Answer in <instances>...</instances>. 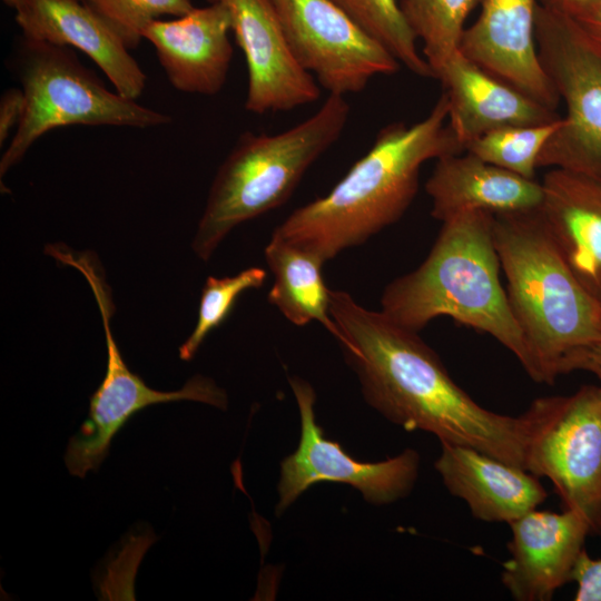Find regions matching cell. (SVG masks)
I'll list each match as a JSON object with an SVG mask.
<instances>
[{
    "label": "cell",
    "instance_id": "1",
    "mask_svg": "<svg viewBox=\"0 0 601 601\" xmlns=\"http://www.w3.org/2000/svg\"><path fill=\"white\" fill-rule=\"evenodd\" d=\"M338 343L365 401L406 431L474 447L526 470L528 411L518 416L480 405L451 377L439 355L413 332L371 311L344 290H329Z\"/></svg>",
    "mask_w": 601,
    "mask_h": 601
},
{
    "label": "cell",
    "instance_id": "2",
    "mask_svg": "<svg viewBox=\"0 0 601 601\" xmlns=\"http://www.w3.org/2000/svg\"><path fill=\"white\" fill-rule=\"evenodd\" d=\"M462 151L449 125L443 91L422 120L382 128L370 150L327 195L296 208L273 235L325 263L396 223L416 196L426 161Z\"/></svg>",
    "mask_w": 601,
    "mask_h": 601
},
{
    "label": "cell",
    "instance_id": "3",
    "mask_svg": "<svg viewBox=\"0 0 601 601\" xmlns=\"http://www.w3.org/2000/svg\"><path fill=\"white\" fill-rule=\"evenodd\" d=\"M493 216L470 210L443 221L426 259L385 287L381 312L401 327L417 333L432 319L449 316L491 335L528 373L525 338L500 280Z\"/></svg>",
    "mask_w": 601,
    "mask_h": 601
},
{
    "label": "cell",
    "instance_id": "4",
    "mask_svg": "<svg viewBox=\"0 0 601 601\" xmlns=\"http://www.w3.org/2000/svg\"><path fill=\"white\" fill-rule=\"evenodd\" d=\"M493 235L530 355L526 374L551 385L569 354L601 339V305L568 267L540 208L495 214Z\"/></svg>",
    "mask_w": 601,
    "mask_h": 601
},
{
    "label": "cell",
    "instance_id": "5",
    "mask_svg": "<svg viewBox=\"0 0 601 601\" xmlns=\"http://www.w3.org/2000/svg\"><path fill=\"white\" fill-rule=\"evenodd\" d=\"M349 112L345 97L328 95L312 116L284 131L244 132L213 180L191 244L196 255L208 260L236 226L285 204L339 139Z\"/></svg>",
    "mask_w": 601,
    "mask_h": 601
},
{
    "label": "cell",
    "instance_id": "6",
    "mask_svg": "<svg viewBox=\"0 0 601 601\" xmlns=\"http://www.w3.org/2000/svg\"><path fill=\"white\" fill-rule=\"evenodd\" d=\"M26 97L22 119L0 160L2 177L46 132L70 125L149 128L171 118L112 92L65 46L22 38L14 60Z\"/></svg>",
    "mask_w": 601,
    "mask_h": 601
},
{
    "label": "cell",
    "instance_id": "7",
    "mask_svg": "<svg viewBox=\"0 0 601 601\" xmlns=\"http://www.w3.org/2000/svg\"><path fill=\"white\" fill-rule=\"evenodd\" d=\"M526 471L553 484L563 510L601 538V383L534 400Z\"/></svg>",
    "mask_w": 601,
    "mask_h": 601
},
{
    "label": "cell",
    "instance_id": "8",
    "mask_svg": "<svg viewBox=\"0 0 601 601\" xmlns=\"http://www.w3.org/2000/svg\"><path fill=\"white\" fill-rule=\"evenodd\" d=\"M535 42L540 62L566 108L536 166L601 179V53L570 16L541 4L535 11Z\"/></svg>",
    "mask_w": 601,
    "mask_h": 601
},
{
    "label": "cell",
    "instance_id": "9",
    "mask_svg": "<svg viewBox=\"0 0 601 601\" xmlns=\"http://www.w3.org/2000/svg\"><path fill=\"white\" fill-rule=\"evenodd\" d=\"M104 323L107 367L105 377L90 397L87 418L70 437L65 464L71 475L83 479L97 471L107 456L115 435L136 413L149 405L179 401H196L225 410L227 395L214 381L196 375L177 391L162 392L149 387L125 363L112 335L114 313L111 292L104 273L87 276Z\"/></svg>",
    "mask_w": 601,
    "mask_h": 601
},
{
    "label": "cell",
    "instance_id": "10",
    "mask_svg": "<svg viewBox=\"0 0 601 601\" xmlns=\"http://www.w3.org/2000/svg\"><path fill=\"white\" fill-rule=\"evenodd\" d=\"M289 384L299 411L300 436L297 449L280 463L276 515L321 482L351 485L373 504H388L411 493L420 472L415 450L405 449L380 462L355 460L339 443L325 437L315 417L313 386L298 376L289 378Z\"/></svg>",
    "mask_w": 601,
    "mask_h": 601
},
{
    "label": "cell",
    "instance_id": "11",
    "mask_svg": "<svg viewBox=\"0 0 601 601\" xmlns=\"http://www.w3.org/2000/svg\"><path fill=\"white\" fill-rule=\"evenodd\" d=\"M292 52L328 95L363 91L398 71V60L329 0H270Z\"/></svg>",
    "mask_w": 601,
    "mask_h": 601
},
{
    "label": "cell",
    "instance_id": "12",
    "mask_svg": "<svg viewBox=\"0 0 601 601\" xmlns=\"http://www.w3.org/2000/svg\"><path fill=\"white\" fill-rule=\"evenodd\" d=\"M225 7L247 66L245 109L285 112L315 102L321 87L295 59L270 0H207Z\"/></svg>",
    "mask_w": 601,
    "mask_h": 601
},
{
    "label": "cell",
    "instance_id": "13",
    "mask_svg": "<svg viewBox=\"0 0 601 601\" xmlns=\"http://www.w3.org/2000/svg\"><path fill=\"white\" fill-rule=\"evenodd\" d=\"M476 21L460 51L492 76L555 110L561 100L545 73L535 42L539 0H480Z\"/></svg>",
    "mask_w": 601,
    "mask_h": 601
},
{
    "label": "cell",
    "instance_id": "14",
    "mask_svg": "<svg viewBox=\"0 0 601 601\" xmlns=\"http://www.w3.org/2000/svg\"><path fill=\"white\" fill-rule=\"evenodd\" d=\"M510 558L501 581L516 601H549L571 579L575 561L590 535L574 512L532 510L511 522Z\"/></svg>",
    "mask_w": 601,
    "mask_h": 601
},
{
    "label": "cell",
    "instance_id": "15",
    "mask_svg": "<svg viewBox=\"0 0 601 601\" xmlns=\"http://www.w3.org/2000/svg\"><path fill=\"white\" fill-rule=\"evenodd\" d=\"M230 17L218 3L194 8L171 20H155L144 30L171 86L186 93L215 96L223 89L233 59Z\"/></svg>",
    "mask_w": 601,
    "mask_h": 601
},
{
    "label": "cell",
    "instance_id": "16",
    "mask_svg": "<svg viewBox=\"0 0 601 601\" xmlns=\"http://www.w3.org/2000/svg\"><path fill=\"white\" fill-rule=\"evenodd\" d=\"M23 37L85 52L104 71L116 92L137 100L146 73L118 33L80 0H27L16 11Z\"/></svg>",
    "mask_w": 601,
    "mask_h": 601
},
{
    "label": "cell",
    "instance_id": "17",
    "mask_svg": "<svg viewBox=\"0 0 601 601\" xmlns=\"http://www.w3.org/2000/svg\"><path fill=\"white\" fill-rule=\"evenodd\" d=\"M449 99V125L465 146L503 127L534 126L562 118L516 88L492 76L460 50L434 73Z\"/></svg>",
    "mask_w": 601,
    "mask_h": 601
},
{
    "label": "cell",
    "instance_id": "18",
    "mask_svg": "<svg viewBox=\"0 0 601 601\" xmlns=\"http://www.w3.org/2000/svg\"><path fill=\"white\" fill-rule=\"evenodd\" d=\"M434 467L446 490L480 521L510 524L548 497L538 476L474 447L441 443Z\"/></svg>",
    "mask_w": 601,
    "mask_h": 601
},
{
    "label": "cell",
    "instance_id": "19",
    "mask_svg": "<svg viewBox=\"0 0 601 601\" xmlns=\"http://www.w3.org/2000/svg\"><path fill=\"white\" fill-rule=\"evenodd\" d=\"M544 223L568 267L601 305V179L552 168L541 181Z\"/></svg>",
    "mask_w": 601,
    "mask_h": 601
},
{
    "label": "cell",
    "instance_id": "20",
    "mask_svg": "<svg viewBox=\"0 0 601 601\" xmlns=\"http://www.w3.org/2000/svg\"><path fill=\"white\" fill-rule=\"evenodd\" d=\"M431 215L440 220L470 210L493 215L539 209L542 183L487 162L465 151L436 159L425 184Z\"/></svg>",
    "mask_w": 601,
    "mask_h": 601
},
{
    "label": "cell",
    "instance_id": "21",
    "mask_svg": "<svg viewBox=\"0 0 601 601\" xmlns=\"http://www.w3.org/2000/svg\"><path fill=\"white\" fill-rule=\"evenodd\" d=\"M274 275L268 303L297 326L318 322L338 341L339 331L329 312V290L322 276L324 262L311 252L272 235L265 248Z\"/></svg>",
    "mask_w": 601,
    "mask_h": 601
},
{
    "label": "cell",
    "instance_id": "22",
    "mask_svg": "<svg viewBox=\"0 0 601 601\" xmlns=\"http://www.w3.org/2000/svg\"><path fill=\"white\" fill-rule=\"evenodd\" d=\"M477 3L480 0H400L433 73L460 50L466 18Z\"/></svg>",
    "mask_w": 601,
    "mask_h": 601
},
{
    "label": "cell",
    "instance_id": "23",
    "mask_svg": "<svg viewBox=\"0 0 601 601\" xmlns=\"http://www.w3.org/2000/svg\"><path fill=\"white\" fill-rule=\"evenodd\" d=\"M329 1L381 42L411 72L434 78L431 66L418 52L417 39L402 13L400 0Z\"/></svg>",
    "mask_w": 601,
    "mask_h": 601
},
{
    "label": "cell",
    "instance_id": "24",
    "mask_svg": "<svg viewBox=\"0 0 601 601\" xmlns=\"http://www.w3.org/2000/svg\"><path fill=\"white\" fill-rule=\"evenodd\" d=\"M562 121L563 117L542 125L499 128L470 141L465 151L525 178L535 179L539 155Z\"/></svg>",
    "mask_w": 601,
    "mask_h": 601
},
{
    "label": "cell",
    "instance_id": "25",
    "mask_svg": "<svg viewBox=\"0 0 601 601\" xmlns=\"http://www.w3.org/2000/svg\"><path fill=\"white\" fill-rule=\"evenodd\" d=\"M266 277V270L260 267H249L234 276L207 277L201 290L197 323L179 347L180 359H193L207 335L227 318L238 297L248 289L259 288Z\"/></svg>",
    "mask_w": 601,
    "mask_h": 601
},
{
    "label": "cell",
    "instance_id": "26",
    "mask_svg": "<svg viewBox=\"0 0 601 601\" xmlns=\"http://www.w3.org/2000/svg\"><path fill=\"white\" fill-rule=\"evenodd\" d=\"M122 39L135 49L145 28L161 16L181 17L195 6L191 0H85Z\"/></svg>",
    "mask_w": 601,
    "mask_h": 601
},
{
    "label": "cell",
    "instance_id": "27",
    "mask_svg": "<svg viewBox=\"0 0 601 601\" xmlns=\"http://www.w3.org/2000/svg\"><path fill=\"white\" fill-rule=\"evenodd\" d=\"M570 581L577 583L575 601H601V559L582 550L573 566Z\"/></svg>",
    "mask_w": 601,
    "mask_h": 601
},
{
    "label": "cell",
    "instance_id": "28",
    "mask_svg": "<svg viewBox=\"0 0 601 601\" xmlns=\"http://www.w3.org/2000/svg\"><path fill=\"white\" fill-rule=\"evenodd\" d=\"M26 108V97L22 89L10 88L0 99V146L9 138L13 127H18Z\"/></svg>",
    "mask_w": 601,
    "mask_h": 601
},
{
    "label": "cell",
    "instance_id": "29",
    "mask_svg": "<svg viewBox=\"0 0 601 601\" xmlns=\"http://www.w3.org/2000/svg\"><path fill=\"white\" fill-rule=\"evenodd\" d=\"M582 371L601 383V339L569 354L561 364V375Z\"/></svg>",
    "mask_w": 601,
    "mask_h": 601
},
{
    "label": "cell",
    "instance_id": "30",
    "mask_svg": "<svg viewBox=\"0 0 601 601\" xmlns=\"http://www.w3.org/2000/svg\"><path fill=\"white\" fill-rule=\"evenodd\" d=\"M584 40L601 53V0H594L570 16Z\"/></svg>",
    "mask_w": 601,
    "mask_h": 601
},
{
    "label": "cell",
    "instance_id": "31",
    "mask_svg": "<svg viewBox=\"0 0 601 601\" xmlns=\"http://www.w3.org/2000/svg\"><path fill=\"white\" fill-rule=\"evenodd\" d=\"M592 1L594 0H539V4L553 11L572 16Z\"/></svg>",
    "mask_w": 601,
    "mask_h": 601
},
{
    "label": "cell",
    "instance_id": "32",
    "mask_svg": "<svg viewBox=\"0 0 601 601\" xmlns=\"http://www.w3.org/2000/svg\"><path fill=\"white\" fill-rule=\"evenodd\" d=\"M26 1L27 0H2L6 6L14 9L16 11L21 8Z\"/></svg>",
    "mask_w": 601,
    "mask_h": 601
},
{
    "label": "cell",
    "instance_id": "33",
    "mask_svg": "<svg viewBox=\"0 0 601 601\" xmlns=\"http://www.w3.org/2000/svg\"><path fill=\"white\" fill-rule=\"evenodd\" d=\"M80 1H85V0H80Z\"/></svg>",
    "mask_w": 601,
    "mask_h": 601
}]
</instances>
